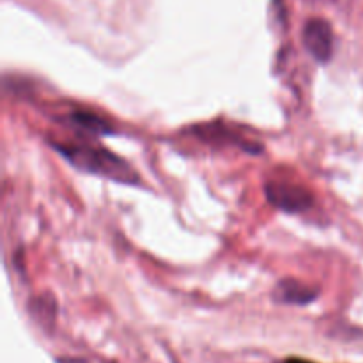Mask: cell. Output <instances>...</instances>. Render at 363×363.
I'll list each match as a JSON object with an SVG mask.
<instances>
[{
	"instance_id": "4",
	"label": "cell",
	"mask_w": 363,
	"mask_h": 363,
	"mask_svg": "<svg viewBox=\"0 0 363 363\" xmlns=\"http://www.w3.org/2000/svg\"><path fill=\"white\" fill-rule=\"evenodd\" d=\"M273 300L280 305H294V307H305L311 305L319 298L318 287H312L301 280L284 279L275 286L272 293Z\"/></svg>"
},
{
	"instance_id": "1",
	"label": "cell",
	"mask_w": 363,
	"mask_h": 363,
	"mask_svg": "<svg viewBox=\"0 0 363 363\" xmlns=\"http://www.w3.org/2000/svg\"><path fill=\"white\" fill-rule=\"evenodd\" d=\"M55 151L59 152L62 158H66L74 169L84 170V172L92 174V176L105 177L108 181H116V183L124 184H140L138 183V176L130 169L124 160L119 156L112 155V152L105 151V149L91 147V145H64L55 144L53 145Z\"/></svg>"
},
{
	"instance_id": "7",
	"label": "cell",
	"mask_w": 363,
	"mask_h": 363,
	"mask_svg": "<svg viewBox=\"0 0 363 363\" xmlns=\"http://www.w3.org/2000/svg\"><path fill=\"white\" fill-rule=\"evenodd\" d=\"M314 2H326V4H335V6H344L347 0H314Z\"/></svg>"
},
{
	"instance_id": "6",
	"label": "cell",
	"mask_w": 363,
	"mask_h": 363,
	"mask_svg": "<svg viewBox=\"0 0 363 363\" xmlns=\"http://www.w3.org/2000/svg\"><path fill=\"white\" fill-rule=\"evenodd\" d=\"M28 311H30L32 318L39 323L41 326L48 328V326L53 325L55 321V301H53L52 296H39L34 298L28 305Z\"/></svg>"
},
{
	"instance_id": "3",
	"label": "cell",
	"mask_w": 363,
	"mask_h": 363,
	"mask_svg": "<svg viewBox=\"0 0 363 363\" xmlns=\"http://www.w3.org/2000/svg\"><path fill=\"white\" fill-rule=\"evenodd\" d=\"M303 46L308 55L319 64H326L333 57V28L330 21L323 18H312L303 27Z\"/></svg>"
},
{
	"instance_id": "5",
	"label": "cell",
	"mask_w": 363,
	"mask_h": 363,
	"mask_svg": "<svg viewBox=\"0 0 363 363\" xmlns=\"http://www.w3.org/2000/svg\"><path fill=\"white\" fill-rule=\"evenodd\" d=\"M67 121H69V126H73L74 130H80L82 133L96 135V137L113 133V128L108 123H105L101 117L91 112H73L67 117Z\"/></svg>"
},
{
	"instance_id": "2",
	"label": "cell",
	"mask_w": 363,
	"mask_h": 363,
	"mask_svg": "<svg viewBox=\"0 0 363 363\" xmlns=\"http://www.w3.org/2000/svg\"><path fill=\"white\" fill-rule=\"evenodd\" d=\"M264 195L273 208L289 215L307 211L314 204V197L307 188L289 181H268L264 184Z\"/></svg>"
},
{
	"instance_id": "8",
	"label": "cell",
	"mask_w": 363,
	"mask_h": 363,
	"mask_svg": "<svg viewBox=\"0 0 363 363\" xmlns=\"http://www.w3.org/2000/svg\"><path fill=\"white\" fill-rule=\"evenodd\" d=\"M286 363H311V362H305V360H289V362H286Z\"/></svg>"
}]
</instances>
